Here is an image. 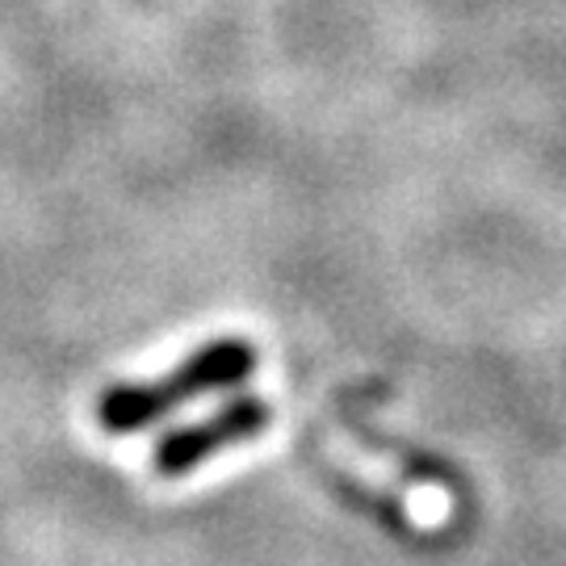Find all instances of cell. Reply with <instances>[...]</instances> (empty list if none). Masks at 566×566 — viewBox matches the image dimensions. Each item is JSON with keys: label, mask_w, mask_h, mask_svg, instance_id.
<instances>
[{"label": "cell", "mask_w": 566, "mask_h": 566, "mask_svg": "<svg viewBox=\"0 0 566 566\" xmlns=\"http://www.w3.org/2000/svg\"><path fill=\"white\" fill-rule=\"evenodd\" d=\"M252 369H256V348L240 340V336H227V340L193 353L189 361L177 365L172 374L156 378V382L105 390L102 399H97V424L105 432H118V437L139 432V428H151L164 416L181 411L193 399H206V395H219L227 386L248 382Z\"/></svg>", "instance_id": "1"}, {"label": "cell", "mask_w": 566, "mask_h": 566, "mask_svg": "<svg viewBox=\"0 0 566 566\" xmlns=\"http://www.w3.org/2000/svg\"><path fill=\"white\" fill-rule=\"evenodd\" d=\"M269 424H273V407L264 399L227 403L223 411L206 416L202 424H189L181 432H172V437H164L160 446L151 449V470L160 479H185L189 470H198V465H206L210 458L227 453V449L256 441Z\"/></svg>", "instance_id": "2"}]
</instances>
